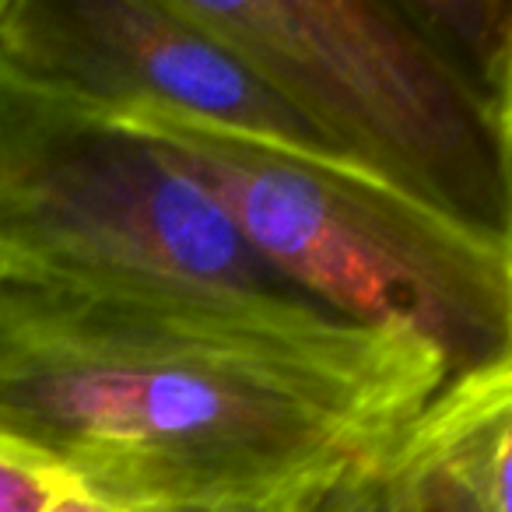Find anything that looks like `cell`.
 Returning a JSON list of instances; mask_svg holds the SVG:
<instances>
[{
	"label": "cell",
	"mask_w": 512,
	"mask_h": 512,
	"mask_svg": "<svg viewBox=\"0 0 512 512\" xmlns=\"http://www.w3.org/2000/svg\"><path fill=\"white\" fill-rule=\"evenodd\" d=\"M449 383L306 299L0 285V439L123 512L337 495Z\"/></svg>",
	"instance_id": "6da1fadb"
},
{
	"label": "cell",
	"mask_w": 512,
	"mask_h": 512,
	"mask_svg": "<svg viewBox=\"0 0 512 512\" xmlns=\"http://www.w3.org/2000/svg\"><path fill=\"white\" fill-rule=\"evenodd\" d=\"M116 120L162 144L256 260L320 309L418 337L453 379L512 355V256L502 235L341 155L183 116Z\"/></svg>",
	"instance_id": "7a4b0ae2"
},
{
	"label": "cell",
	"mask_w": 512,
	"mask_h": 512,
	"mask_svg": "<svg viewBox=\"0 0 512 512\" xmlns=\"http://www.w3.org/2000/svg\"><path fill=\"white\" fill-rule=\"evenodd\" d=\"M0 285L306 299L162 144L4 67Z\"/></svg>",
	"instance_id": "3957f363"
},
{
	"label": "cell",
	"mask_w": 512,
	"mask_h": 512,
	"mask_svg": "<svg viewBox=\"0 0 512 512\" xmlns=\"http://www.w3.org/2000/svg\"><path fill=\"white\" fill-rule=\"evenodd\" d=\"M176 4L337 155L502 235L505 190L491 102L404 4Z\"/></svg>",
	"instance_id": "277c9868"
},
{
	"label": "cell",
	"mask_w": 512,
	"mask_h": 512,
	"mask_svg": "<svg viewBox=\"0 0 512 512\" xmlns=\"http://www.w3.org/2000/svg\"><path fill=\"white\" fill-rule=\"evenodd\" d=\"M0 67L113 116L162 113L337 155L176 0H4ZM344 158V155H341Z\"/></svg>",
	"instance_id": "5b68a950"
},
{
	"label": "cell",
	"mask_w": 512,
	"mask_h": 512,
	"mask_svg": "<svg viewBox=\"0 0 512 512\" xmlns=\"http://www.w3.org/2000/svg\"><path fill=\"white\" fill-rule=\"evenodd\" d=\"M502 358L453 379L400 442L337 495L334 512H491L484 442Z\"/></svg>",
	"instance_id": "8992f818"
},
{
	"label": "cell",
	"mask_w": 512,
	"mask_h": 512,
	"mask_svg": "<svg viewBox=\"0 0 512 512\" xmlns=\"http://www.w3.org/2000/svg\"><path fill=\"white\" fill-rule=\"evenodd\" d=\"M78 491L60 470L0 439V512H50Z\"/></svg>",
	"instance_id": "52a82bcc"
},
{
	"label": "cell",
	"mask_w": 512,
	"mask_h": 512,
	"mask_svg": "<svg viewBox=\"0 0 512 512\" xmlns=\"http://www.w3.org/2000/svg\"><path fill=\"white\" fill-rule=\"evenodd\" d=\"M484 484L491 512H512V355L498 365V393L484 442Z\"/></svg>",
	"instance_id": "ba28073f"
},
{
	"label": "cell",
	"mask_w": 512,
	"mask_h": 512,
	"mask_svg": "<svg viewBox=\"0 0 512 512\" xmlns=\"http://www.w3.org/2000/svg\"><path fill=\"white\" fill-rule=\"evenodd\" d=\"M491 116H495V134H498V158H502V190H505V228L502 239L512 256V32L505 57L495 71V81L488 88Z\"/></svg>",
	"instance_id": "9c48e42d"
},
{
	"label": "cell",
	"mask_w": 512,
	"mask_h": 512,
	"mask_svg": "<svg viewBox=\"0 0 512 512\" xmlns=\"http://www.w3.org/2000/svg\"><path fill=\"white\" fill-rule=\"evenodd\" d=\"M355 484V481H351ZM341 495V491H337ZM337 495L323 498H267V502H204V505H162L144 512H334Z\"/></svg>",
	"instance_id": "30bf717a"
},
{
	"label": "cell",
	"mask_w": 512,
	"mask_h": 512,
	"mask_svg": "<svg viewBox=\"0 0 512 512\" xmlns=\"http://www.w3.org/2000/svg\"><path fill=\"white\" fill-rule=\"evenodd\" d=\"M50 512H123V509H116V505L99 502V498L85 495V491H71V495H67L64 502L53 505Z\"/></svg>",
	"instance_id": "8fae6325"
},
{
	"label": "cell",
	"mask_w": 512,
	"mask_h": 512,
	"mask_svg": "<svg viewBox=\"0 0 512 512\" xmlns=\"http://www.w3.org/2000/svg\"><path fill=\"white\" fill-rule=\"evenodd\" d=\"M0 11H4V0H0Z\"/></svg>",
	"instance_id": "7c38bea8"
}]
</instances>
